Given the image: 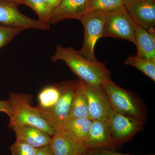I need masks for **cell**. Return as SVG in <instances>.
<instances>
[{"label":"cell","mask_w":155,"mask_h":155,"mask_svg":"<svg viewBox=\"0 0 155 155\" xmlns=\"http://www.w3.org/2000/svg\"><path fill=\"white\" fill-rule=\"evenodd\" d=\"M51 59L52 62L64 61L79 79L91 86H101L106 78L110 75V72L104 64L97 60L89 61L71 47L66 48L58 45Z\"/></svg>","instance_id":"obj_1"},{"label":"cell","mask_w":155,"mask_h":155,"mask_svg":"<svg viewBox=\"0 0 155 155\" xmlns=\"http://www.w3.org/2000/svg\"><path fill=\"white\" fill-rule=\"evenodd\" d=\"M102 86L114 111L146 122L148 115L146 106L139 97L117 85L110 77L106 78Z\"/></svg>","instance_id":"obj_2"},{"label":"cell","mask_w":155,"mask_h":155,"mask_svg":"<svg viewBox=\"0 0 155 155\" xmlns=\"http://www.w3.org/2000/svg\"><path fill=\"white\" fill-rule=\"evenodd\" d=\"M30 97L25 94L11 92L9 94L11 116L8 127L12 125L33 126L52 136L54 130L46 122L35 107L30 104Z\"/></svg>","instance_id":"obj_3"},{"label":"cell","mask_w":155,"mask_h":155,"mask_svg":"<svg viewBox=\"0 0 155 155\" xmlns=\"http://www.w3.org/2000/svg\"><path fill=\"white\" fill-rule=\"evenodd\" d=\"M78 81V80H69L60 84L61 96L52 107L44 109L35 107L48 125L54 130L62 128L69 117Z\"/></svg>","instance_id":"obj_4"},{"label":"cell","mask_w":155,"mask_h":155,"mask_svg":"<svg viewBox=\"0 0 155 155\" xmlns=\"http://www.w3.org/2000/svg\"><path fill=\"white\" fill-rule=\"evenodd\" d=\"M135 22L124 5L106 11L102 38L123 39L135 43Z\"/></svg>","instance_id":"obj_5"},{"label":"cell","mask_w":155,"mask_h":155,"mask_svg":"<svg viewBox=\"0 0 155 155\" xmlns=\"http://www.w3.org/2000/svg\"><path fill=\"white\" fill-rule=\"evenodd\" d=\"M107 11H88L80 21L84 29L83 46L78 53L91 61H96L94 48L97 41L102 38L103 27Z\"/></svg>","instance_id":"obj_6"},{"label":"cell","mask_w":155,"mask_h":155,"mask_svg":"<svg viewBox=\"0 0 155 155\" xmlns=\"http://www.w3.org/2000/svg\"><path fill=\"white\" fill-rule=\"evenodd\" d=\"M110 132L117 148L132 140L145 122L114 111L108 120Z\"/></svg>","instance_id":"obj_7"},{"label":"cell","mask_w":155,"mask_h":155,"mask_svg":"<svg viewBox=\"0 0 155 155\" xmlns=\"http://www.w3.org/2000/svg\"><path fill=\"white\" fill-rule=\"evenodd\" d=\"M18 4L0 1V24L22 30L29 28L47 31L49 24L29 18L19 11Z\"/></svg>","instance_id":"obj_8"},{"label":"cell","mask_w":155,"mask_h":155,"mask_svg":"<svg viewBox=\"0 0 155 155\" xmlns=\"http://www.w3.org/2000/svg\"><path fill=\"white\" fill-rule=\"evenodd\" d=\"M84 83L91 119L108 121L114 111L104 89L102 85L93 86Z\"/></svg>","instance_id":"obj_9"},{"label":"cell","mask_w":155,"mask_h":155,"mask_svg":"<svg viewBox=\"0 0 155 155\" xmlns=\"http://www.w3.org/2000/svg\"><path fill=\"white\" fill-rule=\"evenodd\" d=\"M123 5L136 23L155 31V0H125Z\"/></svg>","instance_id":"obj_10"},{"label":"cell","mask_w":155,"mask_h":155,"mask_svg":"<svg viewBox=\"0 0 155 155\" xmlns=\"http://www.w3.org/2000/svg\"><path fill=\"white\" fill-rule=\"evenodd\" d=\"M88 151L99 150L115 151V145L108 121L93 120L90 130L84 143Z\"/></svg>","instance_id":"obj_11"},{"label":"cell","mask_w":155,"mask_h":155,"mask_svg":"<svg viewBox=\"0 0 155 155\" xmlns=\"http://www.w3.org/2000/svg\"><path fill=\"white\" fill-rule=\"evenodd\" d=\"M49 146L54 155H79L87 151L83 143L63 128L54 130Z\"/></svg>","instance_id":"obj_12"},{"label":"cell","mask_w":155,"mask_h":155,"mask_svg":"<svg viewBox=\"0 0 155 155\" xmlns=\"http://www.w3.org/2000/svg\"><path fill=\"white\" fill-rule=\"evenodd\" d=\"M89 0H62L51 12L49 24L68 19L80 20L88 12Z\"/></svg>","instance_id":"obj_13"},{"label":"cell","mask_w":155,"mask_h":155,"mask_svg":"<svg viewBox=\"0 0 155 155\" xmlns=\"http://www.w3.org/2000/svg\"><path fill=\"white\" fill-rule=\"evenodd\" d=\"M10 128L16 134V141L24 143L36 148L49 144L51 136L37 127L29 125H12Z\"/></svg>","instance_id":"obj_14"},{"label":"cell","mask_w":155,"mask_h":155,"mask_svg":"<svg viewBox=\"0 0 155 155\" xmlns=\"http://www.w3.org/2000/svg\"><path fill=\"white\" fill-rule=\"evenodd\" d=\"M134 40L139 58L155 61V31H150L135 23Z\"/></svg>","instance_id":"obj_15"},{"label":"cell","mask_w":155,"mask_h":155,"mask_svg":"<svg viewBox=\"0 0 155 155\" xmlns=\"http://www.w3.org/2000/svg\"><path fill=\"white\" fill-rule=\"evenodd\" d=\"M69 118H86L91 119L85 85L84 82L80 79H78L77 86L73 94Z\"/></svg>","instance_id":"obj_16"},{"label":"cell","mask_w":155,"mask_h":155,"mask_svg":"<svg viewBox=\"0 0 155 155\" xmlns=\"http://www.w3.org/2000/svg\"><path fill=\"white\" fill-rule=\"evenodd\" d=\"M93 120L86 118H69L62 128L71 134L84 144L90 130Z\"/></svg>","instance_id":"obj_17"},{"label":"cell","mask_w":155,"mask_h":155,"mask_svg":"<svg viewBox=\"0 0 155 155\" xmlns=\"http://www.w3.org/2000/svg\"><path fill=\"white\" fill-rule=\"evenodd\" d=\"M61 94L60 84L45 87L39 94L38 105L37 107L44 109L52 107L58 101Z\"/></svg>","instance_id":"obj_18"},{"label":"cell","mask_w":155,"mask_h":155,"mask_svg":"<svg viewBox=\"0 0 155 155\" xmlns=\"http://www.w3.org/2000/svg\"><path fill=\"white\" fill-rule=\"evenodd\" d=\"M124 64L140 70L147 76L155 81V61L147 59L130 56L125 60Z\"/></svg>","instance_id":"obj_19"},{"label":"cell","mask_w":155,"mask_h":155,"mask_svg":"<svg viewBox=\"0 0 155 155\" xmlns=\"http://www.w3.org/2000/svg\"><path fill=\"white\" fill-rule=\"evenodd\" d=\"M23 4L29 6L36 12L38 20L49 24L51 12L43 0H23Z\"/></svg>","instance_id":"obj_20"},{"label":"cell","mask_w":155,"mask_h":155,"mask_svg":"<svg viewBox=\"0 0 155 155\" xmlns=\"http://www.w3.org/2000/svg\"><path fill=\"white\" fill-rule=\"evenodd\" d=\"M125 0H89L88 12L91 11H108L123 5Z\"/></svg>","instance_id":"obj_21"},{"label":"cell","mask_w":155,"mask_h":155,"mask_svg":"<svg viewBox=\"0 0 155 155\" xmlns=\"http://www.w3.org/2000/svg\"><path fill=\"white\" fill-rule=\"evenodd\" d=\"M22 31L20 28L0 25V48L5 46Z\"/></svg>","instance_id":"obj_22"},{"label":"cell","mask_w":155,"mask_h":155,"mask_svg":"<svg viewBox=\"0 0 155 155\" xmlns=\"http://www.w3.org/2000/svg\"><path fill=\"white\" fill-rule=\"evenodd\" d=\"M10 150L12 155H36L37 148L16 141L10 147Z\"/></svg>","instance_id":"obj_23"},{"label":"cell","mask_w":155,"mask_h":155,"mask_svg":"<svg viewBox=\"0 0 155 155\" xmlns=\"http://www.w3.org/2000/svg\"><path fill=\"white\" fill-rule=\"evenodd\" d=\"M94 155H132L127 154L120 153H116L115 151L108 150H96L91 151H90ZM155 155L154 153L150 154L147 155Z\"/></svg>","instance_id":"obj_24"},{"label":"cell","mask_w":155,"mask_h":155,"mask_svg":"<svg viewBox=\"0 0 155 155\" xmlns=\"http://www.w3.org/2000/svg\"><path fill=\"white\" fill-rule=\"evenodd\" d=\"M0 112L5 113L10 118L11 117V107L8 100L2 101L0 100Z\"/></svg>","instance_id":"obj_25"},{"label":"cell","mask_w":155,"mask_h":155,"mask_svg":"<svg viewBox=\"0 0 155 155\" xmlns=\"http://www.w3.org/2000/svg\"><path fill=\"white\" fill-rule=\"evenodd\" d=\"M36 155H54L49 145L37 149Z\"/></svg>","instance_id":"obj_26"},{"label":"cell","mask_w":155,"mask_h":155,"mask_svg":"<svg viewBox=\"0 0 155 155\" xmlns=\"http://www.w3.org/2000/svg\"><path fill=\"white\" fill-rule=\"evenodd\" d=\"M61 1L62 0H43L51 12L59 5Z\"/></svg>","instance_id":"obj_27"},{"label":"cell","mask_w":155,"mask_h":155,"mask_svg":"<svg viewBox=\"0 0 155 155\" xmlns=\"http://www.w3.org/2000/svg\"><path fill=\"white\" fill-rule=\"evenodd\" d=\"M0 1L11 2L17 3L18 5H19V4H23V0H0Z\"/></svg>","instance_id":"obj_28"},{"label":"cell","mask_w":155,"mask_h":155,"mask_svg":"<svg viewBox=\"0 0 155 155\" xmlns=\"http://www.w3.org/2000/svg\"><path fill=\"white\" fill-rule=\"evenodd\" d=\"M94 155L91 152L88 151H87L85 152L82 153L80 155Z\"/></svg>","instance_id":"obj_29"}]
</instances>
